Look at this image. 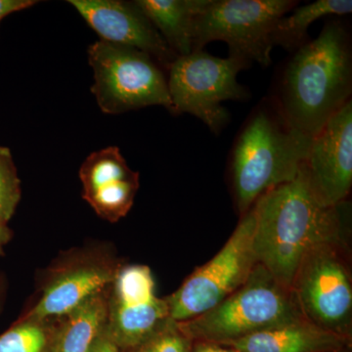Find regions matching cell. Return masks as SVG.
Masks as SVG:
<instances>
[{"mask_svg": "<svg viewBox=\"0 0 352 352\" xmlns=\"http://www.w3.org/2000/svg\"><path fill=\"white\" fill-rule=\"evenodd\" d=\"M307 320L293 289L258 263L247 281L219 305L190 320L177 322L190 340L220 344Z\"/></svg>", "mask_w": 352, "mask_h": 352, "instance_id": "4", "label": "cell"}, {"mask_svg": "<svg viewBox=\"0 0 352 352\" xmlns=\"http://www.w3.org/2000/svg\"><path fill=\"white\" fill-rule=\"evenodd\" d=\"M191 352H241L235 347L223 346L217 342L195 340L193 342Z\"/></svg>", "mask_w": 352, "mask_h": 352, "instance_id": "23", "label": "cell"}, {"mask_svg": "<svg viewBox=\"0 0 352 352\" xmlns=\"http://www.w3.org/2000/svg\"><path fill=\"white\" fill-rule=\"evenodd\" d=\"M303 171L317 200L326 207L347 201L352 186V102L312 138Z\"/></svg>", "mask_w": 352, "mask_h": 352, "instance_id": "11", "label": "cell"}, {"mask_svg": "<svg viewBox=\"0 0 352 352\" xmlns=\"http://www.w3.org/2000/svg\"><path fill=\"white\" fill-rule=\"evenodd\" d=\"M101 41L147 53L168 69L177 55L133 2L120 0H69Z\"/></svg>", "mask_w": 352, "mask_h": 352, "instance_id": "12", "label": "cell"}, {"mask_svg": "<svg viewBox=\"0 0 352 352\" xmlns=\"http://www.w3.org/2000/svg\"><path fill=\"white\" fill-rule=\"evenodd\" d=\"M254 229L256 210L252 206L214 258L164 298L170 319L187 321L206 314L245 284L258 263L254 250Z\"/></svg>", "mask_w": 352, "mask_h": 352, "instance_id": "8", "label": "cell"}, {"mask_svg": "<svg viewBox=\"0 0 352 352\" xmlns=\"http://www.w3.org/2000/svg\"><path fill=\"white\" fill-rule=\"evenodd\" d=\"M352 12L351 0H318L300 6L289 16L277 21L271 41L288 51H296L307 43V30L312 23L330 15H347Z\"/></svg>", "mask_w": 352, "mask_h": 352, "instance_id": "18", "label": "cell"}, {"mask_svg": "<svg viewBox=\"0 0 352 352\" xmlns=\"http://www.w3.org/2000/svg\"><path fill=\"white\" fill-rule=\"evenodd\" d=\"M87 55L94 73L91 92L102 112L119 115L149 106L171 112L168 80L149 54L99 39Z\"/></svg>", "mask_w": 352, "mask_h": 352, "instance_id": "5", "label": "cell"}, {"mask_svg": "<svg viewBox=\"0 0 352 352\" xmlns=\"http://www.w3.org/2000/svg\"><path fill=\"white\" fill-rule=\"evenodd\" d=\"M170 318L151 270L141 264L120 267L109 292L106 331L120 352L138 346Z\"/></svg>", "mask_w": 352, "mask_h": 352, "instance_id": "10", "label": "cell"}, {"mask_svg": "<svg viewBox=\"0 0 352 352\" xmlns=\"http://www.w3.org/2000/svg\"><path fill=\"white\" fill-rule=\"evenodd\" d=\"M212 0H136L138 6L177 57L194 51L197 18Z\"/></svg>", "mask_w": 352, "mask_h": 352, "instance_id": "16", "label": "cell"}, {"mask_svg": "<svg viewBox=\"0 0 352 352\" xmlns=\"http://www.w3.org/2000/svg\"><path fill=\"white\" fill-rule=\"evenodd\" d=\"M254 208L258 263L289 288L310 250L322 243L349 239L351 204L322 205L308 185L302 166L293 182L266 192Z\"/></svg>", "mask_w": 352, "mask_h": 352, "instance_id": "1", "label": "cell"}, {"mask_svg": "<svg viewBox=\"0 0 352 352\" xmlns=\"http://www.w3.org/2000/svg\"><path fill=\"white\" fill-rule=\"evenodd\" d=\"M349 239L322 243L303 256L291 288L303 317L352 340V277Z\"/></svg>", "mask_w": 352, "mask_h": 352, "instance_id": "6", "label": "cell"}, {"mask_svg": "<svg viewBox=\"0 0 352 352\" xmlns=\"http://www.w3.org/2000/svg\"><path fill=\"white\" fill-rule=\"evenodd\" d=\"M11 236H12V232L9 228L8 222L0 217V256L3 254L4 247L10 241Z\"/></svg>", "mask_w": 352, "mask_h": 352, "instance_id": "25", "label": "cell"}, {"mask_svg": "<svg viewBox=\"0 0 352 352\" xmlns=\"http://www.w3.org/2000/svg\"><path fill=\"white\" fill-rule=\"evenodd\" d=\"M296 3L293 0H212L197 18L194 51L221 41L228 44L229 56L267 67L274 47L273 29Z\"/></svg>", "mask_w": 352, "mask_h": 352, "instance_id": "9", "label": "cell"}, {"mask_svg": "<svg viewBox=\"0 0 352 352\" xmlns=\"http://www.w3.org/2000/svg\"><path fill=\"white\" fill-rule=\"evenodd\" d=\"M120 267L110 261L94 258L71 264L48 282L38 303L27 315L38 318L66 316L92 296L110 288Z\"/></svg>", "mask_w": 352, "mask_h": 352, "instance_id": "14", "label": "cell"}, {"mask_svg": "<svg viewBox=\"0 0 352 352\" xmlns=\"http://www.w3.org/2000/svg\"><path fill=\"white\" fill-rule=\"evenodd\" d=\"M22 195L21 180L10 149L0 146V217L9 222Z\"/></svg>", "mask_w": 352, "mask_h": 352, "instance_id": "20", "label": "cell"}, {"mask_svg": "<svg viewBox=\"0 0 352 352\" xmlns=\"http://www.w3.org/2000/svg\"><path fill=\"white\" fill-rule=\"evenodd\" d=\"M351 342L307 320H300L224 346L235 347L241 352H351Z\"/></svg>", "mask_w": 352, "mask_h": 352, "instance_id": "15", "label": "cell"}, {"mask_svg": "<svg viewBox=\"0 0 352 352\" xmlns=\"http://www.w3.org/2000/svg\"><path fill=\"white\" fill-rule=\"evenodd\" d=\"M311 142V138L289 126L276 102L263 101L254 109L231 156L234 200L240 217L266 192L295 179Z\"/></svg>", "mask_w": 352, "mask_h": 352, "instance_id": "3", "label": "cell"}, {"mask_svg": "<svg viewBox=\"0 0 352 352\" xmlns=\"http://www.w3.org/2000/svg\"><path fill=\"white\" fill-rule=\"evenodd\" d=\"M80 179L82 198L110 222L129 214L139 189V173L129 168L116 146L90 154L80 166Z\"/></svg>", "mask_w": 352, "mask_h": 352, "instance_id": "13", "label": "cell"}, {"mask_svg": "<svg viewBox=\"0 0 352 352\" xmlns=\"http://www.w3.org/2000/svg\"><path fill=\"white\" fill-rule=\"evenodd\" d=\"M38 3L34 0H0V24L7 16L25 10Z\"/></svg>", "mask_w": 352, "mask_h": 352, "instance_id": "22", "label": "cell"}, {"mask_svg": "<svg viewBox=\"0 0 352 352\" xmlns=\"http://www.w3.org/2000/svg\"><path fill=\"white\" fill-rule=\"evenodd\" d=\"M62 321L25 314L0 335V352H58Z\"/></svg>", "mask_w": 352, "mask_h": 352, "instance_id": "19", "label": "cell"}, {"mask_svg": "<svg viewBox=\"0 0 352 352\" xmlns=\"http://www.w3.org/2000/svg\"><path fill=\"white\" fill-rule=\"evenodd\" d=\"M351 36L335 21L323 28L318 38L295 51L276 103L289 126L314 138L351 101Z\"/></svg>", "mask_w": 352, "mask_h": 352, "instance_id": "2", "label": "cell"}, {"mask_svg": "<svg viewBox=\"0 0 352 352\" xmlns=\"http://www.w3.org/2000/svg\"><path fill=\"white\" fill-rule=\"evenodd\" d=\"M89 352H120V351L117 344L111 339L105 329L100 337L95 342Z\"/></svg>", "mask_w": 352, "mask_h": 352, "instance_id": "24", "label": "cell"}, {"mask_svg": "<svg viewBox=\"0 0 352 352\" xmlns=\"http://www.w3.org/2000/svg\"><path fill=\"white\" fill-rule=\"evenodd\" d=\"M109 292L97 294L63 317L58 352L90 351L107 327Z\"/></svg>", "mask_w": 352, "mask_h": 352, "instance_id": "17", "label": "cell"}, {"mask_svg": "<svg viewBox=\"0 0 352 352\" xmlns=\"http://www.w3.org/2000/svg\"><path fill=\"white\" fill-rule=\"evenodd\" d=\"M250 66L240 58L223 59L204 50L176 58L168 68L170 113L195 116L214 133H219L230 120L222 102L249 99V90L238 82L237 76Z\"/></svg>", "mask_w": 352, "mask_h": 352, "instance_id": "7", "label": "cell"}, {"mask_svg": "<svg viewBox=\"0 0 352 352\" xmlns=\"http://www.w3.org/2000/svg\"><path fill=\"white\" fill-rule=\"evenodd\" d=\"M193 340L170 318L138 346L124 352H191Z\"/></svg>", "mask_w": 352, "mask_h": 352, "instance_id": "21", "label": "cell"}]
</instances>
